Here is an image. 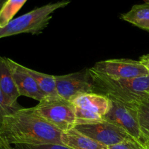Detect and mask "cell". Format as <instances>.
<instances>
[{"label":"cell","mask_w":149,"mask_h":149,"mask_svg":"<svg viewBox=\"0 0 149 149\" xmlns=\"http://www.w3.org/2000/svg\"><path fill=\"white\" fill-rule=\"evenodd\" d=\"M61 132L35 114L31 108H22L4 117L0 138L10 145H63Z\"/></svg>","instance_id":"cell-1"},{"label":"cell","mask_w":149,"mask_h":149,"mask_svg":"<svg viewBox=\"0 0 149 149\" xmlns=\"http://www.w3.org/2000/svg\"><path fill=\"white\" fill-rule=\"evenodd\" d=\"M93 93L103 95L110 100L134 109L149 97V75L131 79H112L89 68Z\"/></svg>","instance_id":"cell-2"},{"label":"cell","mask_w":149,"mask_h":149,"mask_svg":"<svg viewBox=\"0 0 149 149\" xmlns=\"http://www.w3.org/2000/svg\"><path fill=\"white\" fill-rule=\"evenodd\" d=\"M70 3V0L48 3L13 19L5 26L0 28V39L20 33L40 34L49 24L53 13L58 9L65 7Z\"/></svg>","instance_id":"cell-3"},{"label":"cell","mask_w":149,"mask_h":149,"mask_svg":"<svg viewBox=\"0 0 149 149\" xmlns=\"http://www.w3.org/2000/svg\"><path fill=\"white\" fill-rule=\"evenodd\" d=\"M31 109L35 114L61 132H66L75 127L74 108L70 101L61 97H46Z\"/></svg>","instance_id":"cell-4"},{"label":"cell","mask_w":149,"mask_h":149,"mask_svg":"<svg viewBox=\"0 0 149 149\" xmlns=\"http://www.w3.org/2000/svg\"><path fill=\"white\" fill-rule=\"evenodd\" d=\"M70 103L74 108L76 126L104 122L110 108V100L108 97L95 93L80 95Z\"/></svg>","instance_id":"cell-5"},{"label":"cell","mask_w":149,"mask_h":149,"mask_svg":"<svg viewBox=\"0 0 149 149\" xmlns=\"http://www.w3.org/2000/svg\"><path fill=\"white\" fill-rule=\"evenodd\" d=\"M58 96L67 101L80 95L93 93V84L89 68L65 75L55 76Z\"/></svg>","instance_id":"cell-6"},{"label":"cell","mask_w":149,"mask_h":149,"mask_svg":"<svg viewBox=\"0 0 149 149\" xmlns=\"http://www.w3.org/2000/svg\"><path fill=\"white\" fill-rule=\"evenodd\" d=\"M93 70L112 79H131L149 75V71L140 61L131 59H110L96 63Z\"/></svg>","instance_id":"cell-7"},{"label":"cell","mask_w":149,"mask_h":149,"mask_svg":"<svg viewBox=\"0 0 149 149\" xmlns=\"http://www.w3.org/2000/svg\"><path fill=\"white\" fill-rule=\"evenodd\" d=\"M74 128L83 135L108 147L133 139L123 128L106 121L90 125H77Z\"/></svg>","instance_id":"cell-8"},{"label":"cell","mask_w":149,"mask_h":149,"mask_svg":"<svg viewBox=\"0 0 149 149\" xmlns=\"http://www.w3.org/2000/svg\"><path fill=\"white\" fill-rule=\"evenodd\" d=\"M105 121L123 128L134 141L143 146L145 138L140 130L134 109L110 100V108L105 116Z\"/></svg>","instance_id":"cell-9"},{"label":"cell","mask_w":149,"mask_h":149,"mask_svg":"<svg viewBox=\"0 0 149 149\" xmlns=\"http://www.w3.org/2000/svg\"><path fill=\"white\" fill-rule=\"evenodd\" d=\"M7 61L20 96H26L39 102L46 98L35 80L27 71L26 67L9 58H7Z\"/></svg>","instance_id":"cell-10"},{"label":"cell","mask_w":149,"mask_h":149,"mask_svg":"<svg viewBox=\"0 0 149 149\" xmlns=\"http://www.w3.org/2000/svg\"><path fill=\"white\" fill-rule=\"evenodd\" d=\"M0 90L9 106L15 109H22L18 103L20 95L10 72L7 58L0 55Z\"/></svg>","instance_id":"cell-11"},{"label":"cell","mask_w":149,"mask_h":149,"mask_svg":"<svg viewBox=\"0 0 149 149\" xmlns=\"http://www.w3.org/2000/svg\"><path fill=\"white\" fill-rule=\"evenodd\" d=\"M61 143L71 149H108V146L83 135L75 128L61 132Z\"/></svg>","instance_id":"cell-12"},{"label":"cell","mask_w":149,"mask_h":149,"mask_svg":"<svg viewBox=\"0 0 149 149\" xmlns=\"http://www.w3.org/2000/svg\"><path fill=\"white\" fill-rule=\"evenodd\" d=\"M120 17L139 29L149 31V4L148 3L132 6L129 11L121 14Z\"/></svg>","instance_id":"cell-13"},{"label":"cell","mask_w":149,"mask_h":149,"mask_svg":"<svg viewBox=\"0 0 149 149\" xmlns=\"http://www.w3.org/2000/svg\"><path fill=\"white\" fill-rule=\"evenodd\" d=\"M28 72L34 78L39 88L47 98H57L58 96L56 90L55 76L38 72L31 68H26Z\"/></svg>","instance_id":"cell-14"},{"label":"cell","mask_w":149,"mask_h":149,"mask_svg":"<svg viewBox=\"0 0 149 149\" xmlns=\"http://www.w3.org/2000/svg\"><path fill=\"white\" fill-rule=\"evenodd\" d=\"M27 0H7L0 12V28L5 26Z\"/></svg>","instance_id":"cell-15"},{"label":"cell","mask_w":149,"mask_h":149,"mask_svg":"<svg viewBox=\"0 0 149 149\" xmlns=\"http://www.w3.org/2000/svg\"><path fill=\"white\" fill-rule=\"evenodd\" d=\"M134 109L140 130L145 138H149V97L140 101Z\"/></svg>","instance_id":"cell-16"},{"label":"cell","mask_w":149,"mask_h":149,"mask_svg":"<svg viewBox=\"0 0 149 149\" xmlns=\"http://www.w3.org/2000/svg\"><path fill=\"white\" fill-rule=\"evenodd\" d=\"M13 149H71L60 144H43V145H24L16 144Z\"/></svg>","instance_id":"cell-17"},{"label":"cell","mask_w":149,"mask_h":149,"mask_svg":"<svg viewBox=\"0 0 149 149\" xmlns=\"http://www.w3.org/2000/svg\"><path fill=\"white\" fill-rule=\"evenodd\" d=\"M16 111H18V109H13V108H11L7 105L2 93L0 90V129H1L4 117L7 115L10 114V113H13V112Z\"/></svg>","instance_id":"cell-18"},{"label":"cell","mask_w":149,"mask_h":149,"mask_svg":"<svg viewBox=\"0 0 149 149\" xmlns=\"http://www.w3.org/2000/svg\"><path fill=\"white\" fill-rule=\"evenodd\" d=\"M108 149H145L144 147L134 141V139L128 140L121 143L108 147Z\"/></svg>","instance_id":"cell-19"},{"label":"cell","mask_w":149,"mask_h":149,"mask_svg":"<svg viewBox=\"0 0 149 149\" xmlns=\"http://www.w3.org/2000/svg\"><path fill=\"white\" fill-rule=\"evenodd\" d=\"M140 61L142 64L145 65L149 71V54L148 55H143L140 58Z\"/></svg>","instance_id":"cell-20"},{"label":"cell","mask_w":149,"mask_h":149,"mask_svg":"<svg viewBox=\"0 0 149 149\" xmlns=\"http://www.w3.org/2000/svg\"><path fill=\"white\" fill-rule=\"evenodd\" d=\"M10 146L11 145L8 144L6 141L0 138V149H10Z\"/></svg>","instance_id":"cell-21"},{"label":"cell","mask_w":149,"mask_h":149,"mask_svg":"<svg viewBox=\"0 0 149 149\" xmlns=\"http://www.w3.org/2000/svg\"><path fill=\"white\" fill-rule=\"evenodd\" d=\"M143 147L145 149H149V138H146L143 144Z\"/></svg>","instance_id":"cell-22"},{"label":"cell","mask_w":149,"mask_h":149,"mask_svg":"<svg viewBox=\"0 0 149 149\" xmlns=\"http://www.w3.org/2000/svg\"><path fill=\"white\" fill-rule=\"evenodd\" d=\"M6 1H7V0H0V12H1V9H2L3 6L5 4Z\"/></svg>","instance_id":"cell-23"},{"label":"cell","mask_w":149,"mask_h":149,"mask_svg":"<svg viewBox=\"0 0 149 149\" xmlns=\"http://www.w3.org/2000/svg\"><path fill=\"white\" fill-rule=\"evenodd\" d=\"M144 1L145 3H148V4H149V0H143Z\"/></svg>","instance_id":"cell-24"},{"label":"cell","mask_w":149,"mask_h":149,"mask_svg":"<svg viewBox=\"0 0 149 149\" xmlns=\"http://www.w3.org/2000/svg\"><path fill=\"white\" fill-rule=\"evenodd\" d=\"M10 149H13V148L11 146H10Z\"/></svg>","instance_id":"cell-25"}]
</instances>
